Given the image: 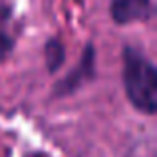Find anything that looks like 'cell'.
<instances>
[{
  "mask_svg": "<svg viewBox=\"0 0 157 157\" xmlns=\"http://www.w3.org/2000/svg\"><path fill=\"white\" fill-rule=\"evenodd\" d=\"M14 46H16L14 38H12L6 30L0 28V62H4L12 52H14Z\"/></svg>",
  "mask_w": 157,
  "mask_h": 157,
  "instance_id": "obj_5",
  "label": "cell"
},
{
  "mask_svg": "<svg viewBox=\"0 0 157 157\" xmlns=\"http://www.w3.org/2000/svg\"><path fill=\"white\" fill-rule=\"evenodd\" d=\"M109 16L117 26L147 22L153 18V0H111Z\"/></svg>",
  "mask_w": 157,
  "mask_h": 157,
  "instance_id": "obj_3",
  "label": "cell"
},
{
  "mask_svg": "<svg viewBox=\"0 0 157 157\" xmlns=\"http://www.w3.org/2000/svg\"><path fill=\"white\" fill-rule=\"evenodd\" d=\"M96 66H98V50L96 44L88 42L82 50V56L78 60V64L66 74L64 78L56 82L52 86V98L54 100H60V98H68L78 94L84 86H88L90 82H94L96 78Z\"/></svg>",
  "mask_w": 157,
  "mask_h": 157,
  "instance_id": "obj_2",
  "label": "cell"
},
{
  "mask_svg": "<svg viewBox=\"0 0 157 157\" xmlns=\"http://www.w3.org/2000/svg\"><path fill=\"white\" fill-rule=\"evenodd\" d=\"M44 64L50 76L58 74L66 64V44L58 36H50L44 42Z\"/></svg>",
  "mask_w": 157,
  "mask_h": 157,
  "instance_id": "obj_4",
  "label": "cell"
},
{
  "mask_svg": "<svg viewBox=\"0 0 157 157\" xmlns=\"http://www.w3.org/2000/svg\"><path fill=\"white\" fill-rule=\"evenodd\" d=\"M121 84L127 101L145 115L157 113V68L137 46L121 48Z\"/></svg>",
  "mask_w": 157,
  "mask_h": 157,
  "instance_id": "obj_1",
  "label": "cell"
}]
</instances>
